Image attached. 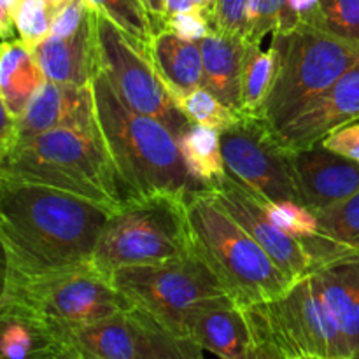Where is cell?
<instances>
[{
  "mask_svg": "<svg viewBox=\"0 0 359 359\" xmlns=\"http://www.w3.org/2000/svg\"><path fill=\"white\" fill-rule=\"evenodd\" d=\"M186 203L174 198L130 200L112 210L93 263L111 277L121 266L158 265L191 255Z\"/></svg>",
  "mask_w": 359,
  "mask_h": 359,
  "instance_id": "ba28073f",
  "label": "cell"
},
{
  "mask_svg": "<svg viewBox=\"0 0 359 359\" xmlns=\"http://www.w3.org/2000/svg\"><path fill=\"white\" fill-rule=\"evenodd\" d=\"M165 30L174 32L175 35L186 39V41L202 42L214 28L212 23H210V18L203 14L202 11L195 9L168 16L167 23H165Z\"/></svg>",
  "mask_w": 359,
  "mask_h": 359,
  "instance_id": "836d02e7",
  "label": "cell"
},
{
  "mask_svg": "<svg viewBox=\"0 0 359 359\" xmlns=\"http://www.w3.org/2000/svg\"><path fill=\"white\" fill-rule=\"evenodd\" d=\"M276 53L270 48L263 51L259 44H249L245 48L244 70H242V116L259 118L266 97L272 90L276 77Z\"/></svg>",
  "mask_w": 359,
  "mask_h": 359,
  "instance_id": "cb8c5ba5",
  "label": "cell"
},
{
  "mask_svg": "<svg viewBox=\"0 0 359 359\" xmlns=\"http://www.w3.org/2000/svg\"><path fill=\"white\" fill-rule=\"evenodd\" d=\"M111 214L62 189L0 181L4 273L39 276L88 265Z\"/></svg>",
  "mask_w": 359,
  "mask_h": 359,
  "instance_id": "6da1fadb",
  "label": "cell"
},
{
  "mask_svg": "<svg viewBox=\"0 0 359 359\" xmlns=\"http://www.w3.org/2000/svg\"><path fill=\"white\" fill-rule=\"evenodd\" d=\"M226 172L262 202H300L290 167V153L280 147L263 119L241 116L219 133Z\"/></svg>",
  "mask_w": 359,
  "mask_h": 359,
  "instance_id": "8fae6325",
  "label": "cell"
},
{
  "mask_svg": "<svg viewBox=\"0 0 359 359\" xmlns=\"http://www.w3.org/2000/svg\"><path fill=\"white\" fill-rule=\"evenodd\" d=\"M149 60L174 98L184 97L203 83V60L200 42L186 41L170 30L154 35Z\"/></svg>",
  "mask_w": 359,
  "mask_h": 359,
  "instance_id": "ffe728a7",
  "label": "cell"
},
{
  "mask_svg": "<svg viewBox=\"0 0 359 359\" xmlns=\"http://www.w3.org/2000/svg\"><path fill=\"white\" fill-rule=\"evenodd\" d=\"M0 181L62 189L112 210L128 202L100 125L55 128L18 144L0 158Z\"/></svg>",
  "mask_w": 359,
  "mask_h": 359,
  "instance_id": "3957f363",
  "label": "cell"
},
{
  "mask_svg": "<svg viewBox=\"0 0 359 359\" xmlns=\"http://www.w3.org/2000/svg\"><path fill=\"white\" fill-rule=\"evenodd\" d=\"M262 202V200H259ZM266 216L291 237L298 241L319 235L318 217L312 210L297 202H262Z\"/></svg>",
  "mask_w": 359,
  "mask_h": 359,
  "instance_id": "4dcf8cb0",
  "label": "cell"
},
{
  "mask_svg": "<svg viewBox=\"0 0 359 359\" xmlns=\"http://www.w3.org/2000/svg\"><path fill=\"white\" fill-rule=\"evenodd\" d=\"M182 340H184L186 349H188L189 358H191V359H207L205 356H203V349H202V347H198V346H196V344H193L191 340H188V339H182Z\"/></svg>",
  "mask_w": 359,
  "mask_h": 359,
  "instance_id": "60d3db41",
  "label": "cell"
},
{
  "mask_svg": "<svg viewBox=\"0 0 359 359\" xmlns=\"http://www.w3.org/2000/svg\"><path fill=\"white\" fill-rule=\"evenodd\" d=\"M60 359H100V358H95L90 356L86 353H79V351H62V353L56 354Z\"/></svg>",
  "mask_w": 359,
  "mask_h": 359,
  "instance_id": "b9f144b4",
  "label": "cell"
},
{
  "mask_svg": "<svg viewBox=\"0 0 359 359\" xmlns=\"http://www.w3.org/2000/svg\"><path fill=\"white\" fill-rule=\"evenodd\" d=\"M177 104L181 111L188 116L189 121L195 123V125L209 126V128L216 130L219 133L241 118L231 109H228L216 95L210 93L203 86L177 98Z\"/></svg>",
  "mask_w": 359,
  "mask_h": 359,
  "instance_id": "f1b7e54d",
  "label": "cell"
},
{
  "mask_svg": "<svg viewBox=\"0 0 359 359\" xmlns=\"http://www.w3.org/2000/svg\"><path fill=\"white\" fill-rule=\"evenodd\" d=\"M163 2H165V13H167V18L172 16V14L198 9L193 0H163Z\"/></svg>",
  "mask_w": 359,
  "mask_h": 359,
  "instance_id": "f35d334b",
  "label": "cell"
},
{
  "mask_svg": "<svg viewBox=\"0 0 359 359\" xmlns=\"http://www.w3.org/2000/svg\"><path fill=\"white\" fill-rule=\"evenodd\" d=\"M210 195L262 245L263 251L290 279L298 280L318 270L305 242L284 233L266 216L262 202L241 182L235 181L228 172L210 186Z\"/></svg>",
  "mask_w": 359,
  "mask_h": 359,
  "instance_id": "7c38bea8",
  "label": "cell"
},
{
  "mask_svg": "<svg viewBox=\"0 0 359 359\" xmlns=\"http://www.w3.org/2000/svg\"><path fill=\"white\" fill-rule=\"evenodd\" d=\"M97 125L93 88L46 81L23 116L16 119V146L49 130L90 128Z\"/></svg>",
  "mask_w": 359,
  "mask_h": 359,
  "instance_id": "2e32d148",
  "label": "cell"
},
{
  "mask_svg": "<svg viewBox=\"0 0 359 359\" xmlns=\"http://www.w3.org/2000/svg\"><path fill=\"white\" fill-rule=\"evenodd\" d=\"M326 149L359 161V123H351L323 140Z\"/></svg>",
  "mask_w": 359,
  "mask_h": 359,
  "instance_id": "d590c367",
  "label": "cell"
},
{
  "mask_svg": "<svg viewBox=\"0 0 359 359\" xmlns=\"http://www.w3.org/2000/svg\"><path fill=\"white\" fill-rule=\"evenodd\" d=\"M46 2H49V4H51V6H53V7H55V9H56V11H58V9H60V7H62V6H63V4H65V2H67V0H46Z\"/></svg>",
  "mask_w": 359,
  "mask_h": 359,
  "instance_id": "7bdbcfd3",
  "label": "cell"
},
{
  "mask_svg": "<svg viewBox=\"0 0 359 359\" xmlns=\"http://www.w3.org/2000/svg\"><path fill=\"white\" fill-rule=\"evenodd\" d=\"M359 119V62L339 81L312 98L284 128L276 132L286 153L318 146L337 130Z\"/></svg>",
  "mask_w": 359,
  "mask_h": 359,
  "instance_id": "4fadbf2b",
  "label": "cell"
},
{
  "mask_svg": "<svg viewBox=\"0 0 359 359\" xmlns=\"http://www.w3.org/2000/svg\"><path fill=\"white\" fill-rule=\"evenodd\" d=\"M88 2H90V6L97 13L104 14L112 23L118 25L125 32L126 37L133 42V46L146 58H149V49L151 42L154 39V32L146 11L130 6L125 0H88Z\"/></svg>",
  "mask_w": 359,
  "mask_h": 359,
  "instance_id": "d4e9b609",
  "label": "cell"
},
{
  "mask_svg": "<svg viewBox=\"0 0 359 359\" xmlns=\"http://www.w3.org/2000/svg\"><path fill=\"white\" fill-rule=\"evenodd\" d=\"M2 337H0V354L2 359H30L37 347L48 349L44 337L32 328L28 323L14 318H0Z\"/></svg>",
  "mask_w": 359,
  "mask_h": 359,
  "instance_id": "1f68e13d",
  "label": "cell"
},
{
  "mask_svg": "<svg viewBox=\"0 0 359 359\" xmlns=\"http://www.w3.org/2000/svg\"><path fill=\"white\" fill-rule=\"evenodd\" d=\"M126 311L128 305L111 277L93 263L39 276L4 273L0 318L28 323L48 344L62 333Z\"/></svg>",
  "mask_w": 359,
  "mask_h": 359,
  "instance_id": "277c9868",
  "label": "cell"
},
{
  "mask_svg": "<svg viewBox=\"0 0 359 359\" xmlns=\"http://www.w3.org/2000/svg\"><path fill=\"white\" fill-rule=\"evenodd\" d=\"M256 340L255 359H353V351L326 305L316 273L284 297L245 309Z\"/></svg>",
  "mask_w": 359,
  "mask_h": 359,
  "instance_id": "8992f818",
  "label": "cell"
},
{
  "mask_svg": "<svg viewBox=\"0 0 359 359\" xmlns=\"http://www.w3.org/2000/svg\"><path fill=\"white\" fill-rule=\"evenodd\" d=\"M32 51L48 81L74 86H91L95 76L102 69L97 11L72 35H48Z\"/></svg>",
  "mask_w": 359,
  "mask_h": 359,
  "instance_id": "e0dca14e",
  "label": "cell"
},
{
  "mask_svg": "<svg viewBox=\"0 0 359 359\" xmlns=\"http://www.w3.org/2000/svg\"><path fill=\"white\" fill-rule=\"evenodd\" d=\"M144 11L147 13L151 21V27H153L154 35L158 32L165 30V23H167V13H165V2L163 0H140Z\"/></svg>",
  "mask_w": 359,
  "mask_h": 359,
  "instance_id": "74e56055",
  "label": "cell"
},
{
  "mask_svg": "<svg viewBox=\"0 0 359 359\" xmlns=\"http://www.w3.org/2000/svg\"><path fill=\"white\" fill-rule=\"evenodd\" d=\"M56 9L46 0H18L14 13V27L18 39L34 49L51 32Z\"/></svg>",
  "mask_w": 359,
  "mask_h": 359,
  "instance_id": "f546056e",
  "label": "cell"
},
{
  "mask_svg": "<svg viewBox=\"0 0 359 359\" xmlns=\"http://www.w3.org/2000/svg\"><path fill=\"white\" fill-rule=\"evenodd\" d=\"M181 339L191 340L217 359H255L256 340L245 309L230 297L196 309L184 321Z\"/></svg>",
  "mask_w": 359,
  "mask_h": 359,
  "instance_id": "9a60e30c",
  "label": "cell"
},
{
  "mask_svg": "<svg viewBox=\"0 0 359 359\" xmlns=\"http://www.w3.org/2000/svg\"><path fill=\"white\" fill-rule=\"evenodd\" d=\"M182 158L198 181L210 186L226 174L219 132L209 126L195 125L179 139Z\"/></svg>",
  "mask_w": 359,
  "mask_h": 359,
  "instance_id": "603a6c76",
  "label": "cell"
},
{
  "mask_svg": "<svg viewBox=\"0 0 359 359\" xmlns=\"http://www.w3.org/2000/svg\"><path fill=\"white\" fill-rule=\"evenodd\" d=\"M189 251L202 259L242 309L284 297L290 279L262 245L214 200L210 191L186 202Z\"/></svg>",
  "mask_w": 359,
  "mask_h": 359,
  "instance_id": "5b68a950",
  "label": "cell"
},
{
  "mask_svg": "<svg viewBox=\"0 0 359 359\" xmlns=\"http://www.w3.org/2000/svg\"><path fill=\"white\" fill-rule=\"evenodd\" d=\"M49 354L79 351L100 359H139V333L130 311L49 340Z\"/></svg>",
  "mask_w": 359,
  "mask_h": 359,
  "instance_id": "ac0fdd59",
  "label": "cell"
},
{
  "mask_svg": "<svg viewBox=\"0 0 359 359\" xmlns=\"http://www.w3.org/2000/svg\"><path fill=\"white\" fill-rule=\"evenodd\" d=\"M356 256L359 258V248H358V251H356Z\"/></svg>",
  "mask_w": 359,
  "mask_h": 359,
  "instance_id": "ee69618b",
  "label": "cell"
},
{
  "mask_svg": "<svg viewBox=\"0 0 359 359\" xmlns=\"http://www.w3.org/2000/svg\"><path fill=\"white\" fill-rule=\"evenodd\" d=\"M18 0H0V34L4 41H9L14 37V13H16Z\"/></svg>",
  "mask_w": 359,
  "mask_h": 359,
  "instance_id": "8d00e7d4",
  "label": "cell"
},
{
  "mask_svg": "<svg viewBox=\"0 0 359 359\" xmlns=\"http://www.w3.org/2000/svg\"><path fill=\"white\" fill-rule=\"evenodd\" d=\"M91 88L98 125L128 202L174 198L186 203L210 191L188 168L177 137L158 119L130 109L102 69Z\"/></svg>",
  "mask_w": 359,
  "mask_h": 359,
  "instance_id": "7a4b0ae2",
  "label": "cell"
},
{
  "mask_svg": "<svg viewBox=\"0 0 359 359\" xmlns=\"http://www.w3.org/2000/svg\"><path fill=\"white\" fill-rule=\"evenodd\" d=\"M46 76L34 51L21 39L2 41L0 49V102L2 111L20 119L35 97Z\"/></svg>",
  "mask_w": 359,
  "mask_h": 359,
  "instance_id": "44dd1931",
  "label": "cell"
},
{
  "mask_svg": "<svg viewBox=\"0 0 359 359\" xmlns=\"http://www.w3.org/2000/svg\"><path fill=\"white\" fill-rule=\"evenodd\" d=\"M305 23L359 49V0H319Z\"/></svg>",
  "mask_w": 359,
  "mask_h": 359,
  "instance_id": "4316f807",
  "label": "cell"
},
{
  "mask_svg": "<svg viewBox=\"0 0 359 359\" xmlns=\"http://www.w3.org/2000/svg\"><path fill=\"white\" fill-rule=\"evenodd\" d=\"M97 27L102 70L119 98L133 111L161 121L177 140L181 139L193 123L181 111L149 58L133 46L118 25L100 13H97Z\"/></svg>",
  "mask_w": 359,
  "mask_h": 359,
  "instance_id": "30bf717a",
  "label": "cell"
},
{
  "mask_svg": "<svg viewBox=\"0 0 359 359\" xmlns=\"http://www.w3.org/2000/svg\"><path fill=\"white\" fill-rule=\"evenodd\" d=\"M354 359H359V358H354Z\"/></svg>",
  "mask_w": 359,
  "mask_h": 359,
  "instance_id": "f6af8a7d",
  "label": "cell"
},
{
  "mask_svg": "<svg viewBox=\"0 0 359 359\" xmlns=\"http://www.w3.org/2000/svg\"><path fill=\"white\" fill-rule=\"evenodd\" d=\"M290 167L302 205L314 214L359 191V161L323 144L290 153Z\"/></svg>",
  "mask_w": 359,
  "mask_h": 359,
  "instance_id": "5bb4252c",
  "label": "cell"
},
{
  "mask_svg": "<svg viewBox=\"0 0 359 359\" xmlns=\"http://www.w3.org/2000/svg\"><path fill=\"white\" fill-rule=\"evenodd\" d=\"M203 83L228 109L242 116V70L248 42L237 35L212 30L202 42Z\"/></svg>",
  "mask_w": 359,
  "mask_h": 359,
  "instance_id": "d6986e66",
  "label": "cell"
},
{
  "mask_svg": "<svg viewBox=\"0 0 359 359\" xmlns=\"http://www.w3.org/2000/svg\"><path fill=\"white\" fill-rule=\"evenodd\" d=\"M270 48L277 60L276 77L259 119L273 133L359 62L358 48L311 23L273 32Z\"/></svg>",
  "mask_w": 359,
  "mask_h": 359,
  "instance_id": "52a82bcc",
  "label": "cell"
},
{
  "mask_svg": "<svg viewBox=\"0 0 359 359\" xmlns=\"http://www.w3.org/2000/svg\"><path fill=\"white\" fill-rule=\"evenodd\" d=\"M139 333V359H191L181 337L172 335L158 323L130 311Z\"/></svg>",
  "mask_w": 359,
  "mask_h": 359,
  "instance_id": "83f0119b",
  "label": "cell"
},
{
  "mask_svg": "<svg viewBox=\"0 0 359 359\" xmlns=\"http://www.w3.org/2000/svg\"><path fill=\"white\" fill-rule=\"evenodd\" d=\"M314 273L353 356L359 358V258L328 263Z\"/></svg>",
  "mask_w": 359,
  "mask_h": 359,
  "instance_id": "7402d4cb",
  "label": "cell"
},
{
  "mask_svg": "<svg viewBox=\"0 0 359 359\" xmlns=\"http://www.w3.org/2000/svg\"><path fill=\"white\" fill-rule=\"evenodd\" d=\"M111 279L130 311L153 319L175 337L196 309L228 297L212 270L193 252L158 265L121 266Z\"/></svg>",
  "mask_w": 359,
  "mask_h": 359,
  "instance_id": "9c48e42d",
  "label": "cell"
},
{
  "mask_svg": "<svg viewBox=\"0 0 359 359\" xmlns=\"http://www.w3.org/2000/svg\"><path fill=\"white\" fill-rule=\"evenodd\" d=\"M249 0H217L212 14V28L244 39Z\"/></svg>",
  "mask_w": 359,
  "mask_h": 359,
  "instance_id": "e575fe53",
  "label": "cell"
},
{
  "mask_svg": "<svg viewBox=\"0 0 359 359\" xmlns=\"http://www.w3.org/2000/svg\"><path fill=\"white\" fill-rule=\"evenodd\" d=\"M284 7L286 0H249L244 41L249 44H262L269 32H276Z\"/></svg>",
  "mask_w": 359,
  "mask_h": 359,
  "instance_id": "d6a6232c",
  "label": "cell"
},
{
  "mask_svg": "<svg viewBox=\"0 0 359 359\" xmlns=\"http://www.w3.org/2000/svg\"><path fill=\"white\" fill-rule=\"evenodd\" d=\"M193 2H195V6L198 7L203 14H207V16L210 18V23H212V14L214 9H216L217 0H193Z\"/></svg>",
  "mask_w": 359,
  "mask_h": 359,
  "instance_id": "ab89813d",
  "label": "cell"
},
{
  "mask_svg": "<svg viewBox=\"0 0 359 359\" xmlns=\"http://www.w3.org/2000/svg\"><path fill=\"white\" fill-rule=\"evenodd\" d=\"M319 235L344 248H359V191L349 198L316 212Z\"/></svg>",
  "mask_w": 359,
  "mask_h": 359,
  "instance_id": "484cf974",
  "label": "cell"
}]
</instances>
